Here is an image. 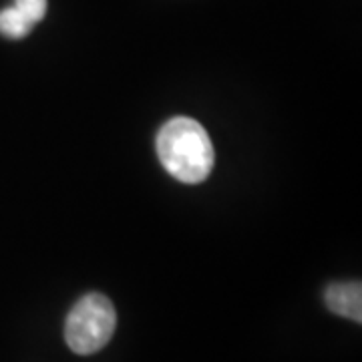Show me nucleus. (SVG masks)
Instances as JSON below:
<instances>
[{
  "label": "nucleus",
  "instance_id": "f257e3e1",
  "mask_svg": "<svg viewBox=\"0 0 362 362\" xmlns=\"http://www.w3.org/2000/svg\"><path fill=\"white\" fill-rule=\"evenodd\" d=\"M157 157L181 183H202L214 169V145L207 131L192 117H173L159 129Z\"/></svg>",
  "mask_w": 362,
  "mask_h": 362
},
{
  "label": "nucleus",
  "instance_id": "f03ea898",
  "mask_svg": "<svg viewBox=\"0 0 362 362\" xmlns=\"http://www.w3.org/2000/svg\"><path fill=\"white\" fill-rule=\"evenodd\" d=\"M117 326L113 302L105 294L90 292L78 298L65 322V340L75 354L89 356L107 346Z\"/></svg>",
  "mask_w": 362,
  "mask_h": 362
},
{
  "label": "nucleus",
  "instance_id": "7ed1b4c3",
  "mask_svg": "<svg viewBox=\"0 0 362 362\" xmlns=\"http://www.w3.org/2000/svg\"><path fill=\"white\" fill-rule=\"evenodd\" d=\"M324 302L337 316L362 322V286L361 282H334L326 288Z\"/></svg>",
  "mask_w": 362,
  "mask_h": 362
},
{
  "label": "nucleus",
  "instance_id": "20e7f679",
  "mask_svg": "<svg viewBox=\"0 0 362 362\" xmlns=\"http://www.w3.org/2000/svg\"><path fill=\"white\" fill-rule=\"evenodd\" d=\"M33 26L35 25L30 21H26L14 6L4 8L0 13V33L8 39H23L33 30Z\"/></svg>",
  "mask_w": 362,
  "mask_h": 362
},
{
  "label": "nucleus",
  "instance_id": "39448f33",
  "mask_svg": "<svg viewBox=\"0 0 362 362\" xmlns=\"http://www.w3.org/2000/svg\"><path fill=\"white\" fill-rule=\"evenodd\" d=\"M14 8L23 14L26 21L37 25L47 14V0H14Z\"/></svg>",
  "mask_w": 362,
  "mask_h": 362
}]
</instances>
